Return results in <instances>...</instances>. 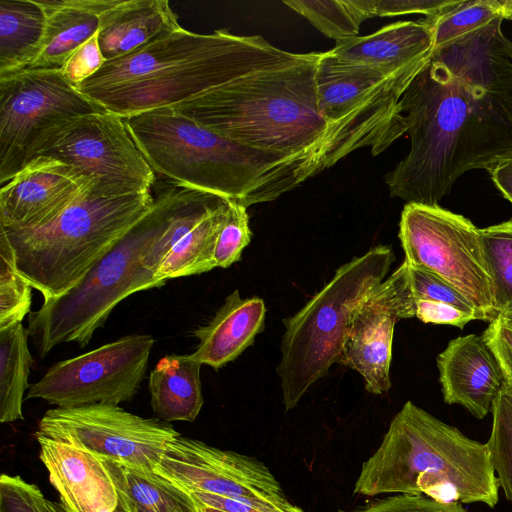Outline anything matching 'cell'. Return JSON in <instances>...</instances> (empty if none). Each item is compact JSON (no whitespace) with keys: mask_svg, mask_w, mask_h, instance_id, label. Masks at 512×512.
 <instances>
[{"mask_svg":"<svg viewBox=\"0 0 512 512\" xmlns=\"http://www.w3.org/2000/svg\"><path fill=\"white\" fill-rule=\"evenodd\" d=\"M93 182L67 164L38 156L0 188V227L35 229L46 225Z\"/></svg>","mask_w":512,"mask_h":512,"instance_id":"cell-17","label":"cell"},{"mask_svg":"<svg viewBox=\"0 0 512 512\" xmlns=\"http://www.w3.org/2000/svg\"><path fill=\"white\" fill-rule=\"evenodd\" d=\"M104 111L60 70H21L0 76V184L33 158L44 133L79 115Z\"/></svg>","mask_w":512,"mask_h":512,"instance_id":"cell-12","label":"cell"},{"mask_svg":"<svg viewBox=\"0 0 512 512\" xmlns=\"http://www.w3.org/2000/svg\"><path fill=\"white\" fill-rule=\"evenodd\" d=\"M180 28L167 0H113L100 14L98 45L104 60L109 61Z\"/></svg>","mask_w":512,"mask_h":512,"instance_id":"cell-20","label":"cell"},{"mask_svg":"<svg viewBox=\"0 0 512 512\" xmlns=\"http://www.w3.org/2000/svg\"><path fill=\"white\" fill-rule=\"evenodd\" d=\"M118 494L132 512H198L188 491L156 472L97 457Z\"/></svg>","mask_w":512,"mask_h":512,"instance_id":"cell-25","label":"cell"},{"mask_svg":"<svg viewBox=\"0 0 512 512\" xmlns=\"http://www.w3.org/2000/svg\"><path fill=\"white\" fill-rule=\"evenodd\" d=\"M28 329L17 323L0 329V422L22 420L24 393L33 362Z\"/></svg>","mask_w":512,"mask_h":512,"instance_id":"cell-28","label":"cell"},{"mask_svg":"<svg viewBox=\"0 0 512 512\" xmlns=\"http://www.w3.org/2000/svg\"><path fill=\"white\" fill-rule=\"evenodd\" d=\"M495 186L512 204V156L501 160L488 170Z\"/></svg>","mask_w":512,"mask_h":512,"instance_id":"cell-42","label":"cell"},{"mask_svg":"<svg viewBox=\"0 0 512 512\" xmlns=\"http://www.w3.org/2000/svg\"><path fill=\"white\" fill-rule=\"evenodd\" d=\"M444 401L459 404L483 419L491 412L504 378L484 340L476 334L451 340L437 356Z\"/></svg>","mask_w":512,"mask_h":512,"instance_id":"cell-18","label":"cell"},{"mask_svg":"<svg viewBox=\"0 0 512 512\" xmlns=\"http://www.w3.org/2000/svg\"><path fill=\"white\" fill-rule=\"evenodd\" d=\"M104 62L96 33L72 53L60 71L72 85L77 87L96 73Z\"/></svg>","mask_w":512,"mask_h":512,"instance_id":"cell-38","label":"cell"},{"mask_svg":"<svg viewBox=\"0 0 512 512\" xmlns=\"http://www.w3.org/2000/svg\"><path fill=\"white\" fill-rule=\"evenodd\" d=\"M499 488L486 443L407 401L378 449L362 464L354 493L425 495L494 508Z\"/></svg>","mask_w":512,"mask_h":512,"instance_id":"cell-4","label":"cell"},{"mask_svg":"<svg viewBox=\"0 0 512 512\" xmlns=\"http://www.w3.org/2000/svg\"><path fill=\"white\" fill-rule=\"evenodd\" d=\"M459 0H374V12L378 17H395L408 14L436 16L455 7Z\"/></svg>","mask_w":512,"mask_h":512,"instance_id":"cell-40","label":"cell"},{"mask_svg":"<svg viewBox=\"0 0 512 512\" xmlns=\"http://www.w3.org/2000/svg\"><path fill=\"white\" fill-rule=\"evenodd\" d=\"M35 434L149 472L156 471L168 442L180 435L166 421L102 403L49 409Z\"/></svg>","mask_w":512,"mask_h":512,"instance_id":"cell-13","label":"cell"},{"mask_svg":"<svg viewBox=\"0 0 512 512\" xmlns=\"http://www.w3.org/2000/svg\"><path fill=\"white\" fill-rule=\"evenodd\" d=\"M423 19L432 30L433 50H437L498 19L512 20V0H464L446 12Z\"/></svg>","mask_w":512,"mask_h":512,"instance_id":"cell-29","label":"cell"},{"mask_svg":"<svg viewBox=\"0 0 512 512\" xmlns=\"http://www.w3.org/2000/svg\"><path fill=\"white\" fill-rule=\"evenodd\" d=\"M497 318L512 314V218L481 229Z\"/></svg>","mask_w":512,"mask_h":512,"instance_id":"cell-31","label":"cell"},{"mask_svg":"<svg viewBox=\"0 0 512 512\" xmlns=\"http://www.w3.org/2000/svg\"><path fill=\"white\" fill-rule=\"evenodd\" d=\"M186 491L240 500L260 510L304 512L290 502L269 468L254 457L178 435L155 471Z\"/></svg>","mask_w":512,"mask_h":512,"instance_id":"cell-15","label":"cell"},{"mask_svg":"<svg viewBox=\"0 0 512 512\" xmlns=\"http://www.w3.org/2000/svg\"><path fill=\"white\" fill-rule=\"evenodd\" d=\"M412 317L415 298L404 260L357 310L345 342L341 364L362 376L368 392L381 395L390 389L394 327Z\"/></svg>","mask_w":512,"mask_h":512,"instance_id":"cell-16","label":"cell"},{"mask_svg":"<svg viewBox=\"0 0 512 512\" xmlns=\"http://www.w3.org/2000/svg\"><path fill=\"white\" fill-rule=\"evenodd\" d=\"M153 345L151 335L131 334L54 363L30 385L25 399H42L56 407L129 401L146 376Z\"/></svg>","mask_w":512,"mask_h":512,"instance_id":"cell-14","label":"cell"},{"mask_svg":"<svg viewBox=\"0 0 512 512\" xmlns=\"http://www.w3.org/2000/svg\"><path fill=\"white\" fill-rule=\"evenodd\" d=\"M395 255L378 245L340 266L332 279L296 314L283 319L281 360L276 368L286 411L335 363H341L353 317L384 281Z\"/></svg>","mask_w":512,"mask_h":512,"instance_id":"cell-8","label":"cell"},{"mask_svg":"<svg viewBox=\"0 0 512 512\" xmlns=\"http://www.w3.org/2000/svg\"><path fill=\"white\" fill-rule=\"evenodd\" d=\"M338 512H470L462 504L442 502L425 495L397 494L351 511Z\"/></svg>","mask_w":512,"mask_h":512,"instance_id":"cell-37","label":"cell"},{"mask_svg":"<svg viewBox=\"0 0 512 512\" xmlns=\"http://www.w3.org/2000/svg\"><path fill=\"white\" fill-rule=\"evenodd\" d=\"M489 459L505 497L512 502V386L503 383L492 404Z\"/></svg>","mask_w":512,"mask_h":512,"instance_id":"cell-32","label":"cell"},{"mask_svg":"<svg viewBox=\"0 0 512 512\" xmlns=\"http://www.w3.org/2000/svg\"><path fill=\"white\" fill-rule=\"evenodd\" d=\"M338 58L371 67L398 70L433 53V35L424 19L398 21L366 36L336 42Z\"/></svg>","mask_w":512,"mask_h":512,"instance_id":"cell-22","label":"cell"},{"mask_svg":"<svg viewBox=\"0 0 512 512\" xmlns=\"http://www.w3.org/2000/svg\"><path fill=\"white\" fill-rule=\"evenodd\" d=\"M408 266L415 300L443 302L465 310L478 311L458 289L441 277L426 270L412 267L409 264Z\"/></svg>","mask_w":512,"mask_h":512,"instance_id":"cell-36","label":"cell"},{"mask_svg":"<svg viewBox=\"0 0 512 512\" xmlns=\"http://www.w3.org/2000/svg\"><path fill=\"white\" fill-rule=\"evenodd\" d=\"M48 505L51 512H90L79 509L66 500L59 498L58 501L48 500ZM112 512H132L126 503L118 498V505Z\"/></svg>","mask_w":512,"mask_h":512,"instance_id":"cell-43","label":"cell"},{"mask_svg":"<svg viewBox=\"0 0 512 512\" xmlns=\"http://www.w3.org/2000/svg\"><path fill=\"white\" fill-rule=\"evenodd\" d=\"M153 203L151 192L102 196L90 187L46 225L0 229L19 273L47 301L73 288Z\"/></svg>","mask_w":512,"mask_h":512,"instance_id":"cell-7","label":"cell"},{"mask_svg":"<svg viewBox=\"0 0 512 512\" xmlns=\"http://www.w3.org/2000/svg\"><path fill=\"white\" fill-rule=\"evenodd\" d=\"M45 23L36 0L0 1V76L24 70L36 59Z\"/></svg>","mask_w":512,"mask_h":512,"instance_id":"cell-26","label":"cell"},{"mask_svg":"<svg viewBox=\"0 0 512 512\" xmlns=\"http://www.w3.org/2000/svg\"><path fill=\"white\" fill-rule=\"evenodd\" d=\"M32 288L19 273L14 249L0 229V329L22 323L30 314Z\"/></svg>","mask_w":512,"mask_h":512,"instance_id":"cell-33","label":"cell"},{"mask_svg":"<svg viewBox=\"0 0 512 512\" xmlns=\"http://www.w3.org/2000/svg\"><path fill=\"white\" fill-rule=\"evenodd\" d=\"M481 337L493 353L504 382L512 386V327L496 318L489 322Z\"/></svg>","mask_w":512,"mask_h":512,"instance_id":"cell-41","label":"cell"},{"mask_svg":"<svg viewBox=\"0 0 512 512\" xmlns=\"http://www.w3.org/2000/svg\"><path fill=\"white\" fill-rule=\"evenodd\" d=\"M415 317L424 323L452 325L459 328H463L473 320L485 321L484 316L478 311L421 299L415 300Z\"/></svg>","mask_w":512,"mask_h":512,"instance_id":"cell-39","label":"cell"},{"mask_svg":"<svg viewBox=\"0 0 512 512\" xmlns=\"http://www.w3.org/2000/svg\"><path fill=\"white\" fill-rule=\"evenodd\" d=\"M181 191L182 186L170 183L157 192L150 210L73 288L30 312L27 329L39 357L63 343L85 347L118 303L135 292L162 286L145 267L143 255L169 222Z\"/></svg>","mask_w":512,"mask_h":512,"instance_id":"cell-5","label":"cell"},{"mask_svg":"<svg viewBox=\"0 0 512 512\" xmlns=\"http://www.w3.org/2000/svg\"><path fill=\"white\" fill-rule=\"evenodd\" d=\"M320 56L229 32L219 82L171 108L226 139L300 162L318 175L358 150L319 110Z\"/></svg>","mask_w":512,"mask_h":512,"instance_id":"cell-2","label":"cell"},{"mask_svg":"<svg viewBox=\"0 0 512 512\" xmlns=\"http://www.w3.org/2000/svg\"><path fill=\"white\" fill-rule=\"evenodd\" d=\"M265 315L261 298L243 299L238 290L233 291L209 323L193 331L199 343L192 356L202 365L222 368L254 343L264 329Z\"/></svg>","mask_w":512,"mask_h":512,"instance_id":"cell-21","label":"cell"},{"mask_svg":"<svg viewBox=\"0 0 512 512\" xmlns=\"http://www.w3.org/2000/svg\"><path fill=\"white\" fill-rule=\"evenodd\" d=\"M38 156L67 164L93 182V191L102 196L148 193L156 180L123 119L105 110L48 130L33 152V158Z\"/></svg>","mask_w":512,"mask_h":512,"instance_id":"cell-11","label":"cell"},{"mask_svg":"<svg viewBox=\"0 0 512 512\" xmlns=\"http://www.w3.org/2000/svg\"><path fill=\"white\" fill-rule=\"evenodd\" d=\"M229 30L199 34L180 28L103 66L76 88L121 118L172 107L214 87Z\"/></svg>","mask_w":512,"mask_h":512,"instance_id":"cell-6","label":"cell"},{"mask_svg":"<svg viewBox=\"0 0 512 512\" xmlns=\"http://www.w3.org/2000/svg\"><path fill=\"white\" fill-rule=\"evenodd\" d=\"M405 261L458 289L491 322L497 318L481 229L439 205L406 203L399 223Z\"/></svg>","mask_w":512,"mask_h":512,"instance_id":"cell-10","label":"cell"},{"mask_svg":"<svg viewBox=\"0 0 512 512\" xmlns=\"http://www.w3.org/2000/svg\"><path fill=\"white\" fill-rule=\"evenodd\" d=\"M192 354H171L161 358L150 372L148 389L154 413L166 422H193L204 399L200 370Z\"/></svg>","mask_w":512,"mask_h":512,"instance_id":"cell-24","label":"cell"},{"mask_svg":"<svg viewBox=\"0 0 512 512\" xmlns=\"http://www.w3.org/2000/svg\"><path fill=\"white\" fill-rule=\"evenodd\" d=\"M502 21L433 50L402 95L410 150L384 177L392 197L439 205L462 174L512 156V42Z\"/></svg>","mask_w":512,"mask_h":512,"instance_id":"cell-1","label":"cell"},{"mask_svg":"<svg viewBox=\"0 0 512 512\" xmlns=\"http://www.w3.org/2000/svg\"><path fill=\"white\" fill-rule=\"evenodd\" d=\"M46 23L40 52L24 70H61L72 53L98 32L113 0H36Z\"/></svg>","mask_w":512,"mask_h":512,"instance_id":"cell-23","label":"cell"},{"mask_svg":"<svg viewBox=\"0 0 512 512\" xmlns=\"http://www.w3.org/2000/svg\"><path fill=\"white\" fill-rule=\"evenodd\" d=\"M230 200L209 214L183 237L160 263L155 279L163 286L168 280L197 275L214 269L213 255Z\"/></svg>","mask_w":512,"mask_h":512,"instance_id":"cell-27","label":"cell"},{"mask_svg":"<svg viewBox=\"0 0 512 512\" xmlns=\"http://www.w3.org/2000/svg\"><path fill=\"white\" fill-rule=\"evenodd\" d=\"M251 236L247 208L230 200L214 250V267L225 269L239 261L242 251L250 243Z\"/></svg>","mask_w":512,"mask_h":512,"instance_id":"cell-34","label":"cell"},{"mask_svg":"<svg viewBox=\"0 0 512 512\" xmlns=\"http://www.w3.org/2000/svg\"><path fill=\"white\" fill-rule=\"evenodd\" d=\"M336 42L357 37L361 24L375 17L374 0L283 1Z\"/></svg>","mask_w":512,"mask_h":512,"instance_id":"cell-30","label":"cell"},{"mask_svg":"<svg viewBox=\"0 0 512 512\" xmlns=\"http://www.w3.org/2000/svg\"><path fill=\"white\" fill-rule=\"evenodd\" d=\"M0 512H51L38 486L20 476L0 477Z\"/></svg>","mask_w":512,"mask_h":512,"instance_id":"cell-35","label":"cell"},{"mask_svg":"<svg viewBox=\"0 0 512 512\" xmlns=\"http://www.w3.org/2000/svg\"><path fill=\"white\" fill-rule=\"evenodd\" d=\"M122 119L155 173L246 208L276 200L317 175L300 162L226 139L171 107Z\"/></svg>","mask_w":512,"mask_h":512,"instance_id":"cell-3","label":"cell"},{"mask_svg":"<svg viewBox=\"0 0 512 512\" xmlns=\"http://www.w3.org/2000/svg\"><path fill=\"white\" fill-rule=\"evenodd\" d=\"M197 507H198V512H224V511H221V510H218L215 508H211L208 506H203V505H197Z\"/></svg>","mask_w":512,"mask_h":512,"instance_id":"cell-44","label":"cell"},{"mask_svg":"<svg viewBox=\"0 0 512 512\" xmlns=\"http://www.w3.org/2000/svg\"><path fill=\"white\" fill-rule=\"evenodd\" d=\"M498 318H500L504 323L512 327V314L503 315Z\"/></svg>","mask_w":512,"mask_h":512,"instance_id":"cell-45","label":"cell"},{"mask_svg":"<svg viewBox=\"0 0 512 512\" xmlns=\"http://www.w3.org/2000/svg\"><path fill=\"white\" fill-rule=\"evenodd\" d=\"M35 437L40 460L59 498L90 512H112L117 507L116 488L96 456L63 442Z\"/></svg>","mask_w":512,"mask_h":512,"instance_id":"cell-19","label":"cell"},{"mask_svg":"<svg viewBox=\"0 0 512 512\" xmlns=\"http://www.w3.org/2000/svg\"><path fill=\"white\" fill-rule=\"evenodd\" d=\"M431 57L389 70L340 59L331 50L321 52L316 85L322 116L357 149L382 153L406 134L401 98Z\"/></svg>","mask_w":512,"mask_h":512,"instance_id":"cell-9","label":"cell"}]
</instances>
